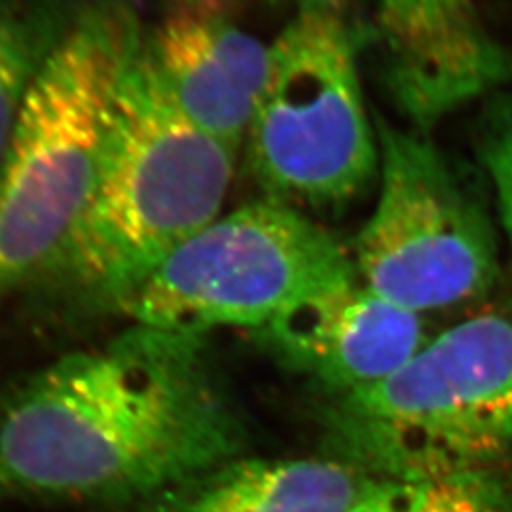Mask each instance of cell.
<instances>
[{
  "label": "cell",
  "instance_id": "1",
  "mask_svg": "<svg viewBox=\"0 0 512 512\" xmlns=\"http://www.w3.org/2000/svg\"><path fill=\"white\" fill-rule=\"evenodd\" d=\"M243 448L202 338L141 325L40 370L0 412V482L52 499L143 503Z\"/></svg>",
  "mask_w": 512,
  "mask_h": 512
},
{
  "label": "cell",
  "instance_id": "2",
  "mask_svg": "<svg viewBox=\"0 0 512 512\" xmlns=\"http://www.w3.org/2000/svg\"><path fill=\"white\" fill-rule=\"evenodd\" d=\"M236 158L175 105L143 40L90 205L38 281L78 306L122 310L167 256L219 219Z\"/></svg>",
  "mask_w": 512,
  "mask_h": 512
},
{
  "label": "cell",
  "instance_id": "3",
  "mask_svg": "<svg viewBox=\"0 0 512 512\" xmlns=\"http://www.w3.org/2000/svg\"><path fill=\"white\" fill-rule=\"evenodd\" d=\"M143 40L129 0H84L27 93L0 162V300L37 283L88 209Z\"/></svg>",
  "mask_w": 512,
  "mask_h": 512
},
{
  "label": "cell",
  "instance_id": "4",
  "mask_svg": "<svg viewBox=\"0 0 512 512\" xmlns=\"http://www.w3.org/2000/svg\"><path fill=\"white\" fill-rule=\"evenodd\" d=\"M336 459L376 480L497 467L512 454V298L325 412Z\"/></svg>",
  "mask_w": 512,
  "mask_h": 512
},
{
  "label": "cell",
  "instance_id": "5",
  "mask_svg": "<svg viewBox=\"0 0 512 512\" xmlns=\"http://www.w3.org/2000/svg\"><path fill=\"white\" fill-rule=\"evenodd\" d=\"M363 31L344 0H296L270 44V69L245 137L266 200L340 209L380 177V143L359 71Z\"/></svg>",
  "mask_w": 512,
  "mask_h": 512
},
{
  "label": "cell",
  "instance_id": "6",
  "mask_svg": "<svg viewBox=\"0 0 512 512\" xmlns=\"http://www.w3.org/2000/svg\"><path fill=\"white\" fill-rule=\"evenodd\" d=\"M359 283L353 258L321 224L260 200L188 239L124 304L135 325L200 336L262 329L317 296Z\"/></svg>",
  "mask_w": 512,
  "mask_h": 512
},
{
  "label": "cell",
  "instance_id": "7",
  "mask_svg": "<svg viewBox=\"0 0 512 512\" xmlns=\"http://www.w3.org/2000/svg\"><path fill=\"white\" fill-rule=\"evenodd\" d=\"M378 198L355 239L359 283L414 311L488 293L499 277L494 219L475 179L418 129L376 120Z\"/></svg>",
  "mask_w": 512,
  "mask_h": 512
},
{
  "label": "cell",
  "instance_id": "8",
  "mask_svg": "<svg viewBox=\"0 0 512 512\" xmlns=\"http://www.w3.org/2000/svg\"><path fill=\"white\" fill-rule=\"evenodd\" d=\"M376 40L393 105L423 133L512 84V52L475 0H378Z\"/></svg>",
  "mask_w": 512,
  "mask_h": 512
},
{
  "label": "cell",
  "instance_id": "9",
  "mask_svg": "<svg viewBox=\"0 0 512 512\" xmlns=\"http://www.w3.org/2000/svg\"><path fill=\"white\" fill-rule=\"evenodd\" d=\"M255 332L281 365L336 399L380 384L427 344L421 315L361 283L304 302Z\"/></svg>",
  "mask_w": 512,
  "mask_h": 512
},
{
  "label": "cell",
  "instance_id": "10",
  "mask_svg": "<svg viewBox=\"0 0 512 512\" xmlns=\"http://www.w3.org/2000/svg\"><path fill=\"white\" fill-rule=\"evenodd\" d=\"M145 52L184 116L241 152L270 69V44L228 14L171 6L145 35Z\"/></svg>",
  "mask_w": 512,
  "mask_h": 512
},
{
  "label": "cell",
  "instance_id": "11",
  "mask_svg": "<svg viewBox=\"0 0 512 512\" xmlns=\"http://www.w3.org/2000/svg\"><path fill=\"white\" fill-rule=\"evenodd\" d=\"M374 482L336 458H236L139 503V512H348Z\"/></svg>",
  "mask_w": 512,
  "mask_h": 512
},
{
  "label": "cell",
  "instance_id": "12",
  "mask_svg": "<svg viewBox=\"0 0 512 512\" xmlns=\"http://www.w3.org/2000/svg\"><path fill=\"white\" fill-rule=\"evenodd\" d=\"M76 8L69 0H0V162L23 101Z\"/></svg>",
  "mask_w": 512,
  "mask_h": 512
},
{
  "label": "cell",
  "instance_id": "13",
  "mask_svg": "<svg viewBox=\"0 0 512 512\" xmlns=\"http://www.w3.org/2000/svg\"><path fill=\"white\" fill-rule=\"evenodd\" d=\"M348 512H512V480L497 467L376 480Z\"/></svg>",
  "mask_w": 512,
  "mask_h": 512
},
{
  "label": "cell",
  "instance_id": "14",
  "mask_svg": "<svg viewBox=\"0 0 512 512\" xmlns=\"http://www.w3.org/2000/svg\"><path fill=\"white\" fill-rule=\"evenodd\" d=\"M476 160L494 192L497 215L512 239V90L486 99L475 129Z\"/></svg>",
  "mask_w": 512,
  "mask_h": 512
},
{
  "label": "cell",
  "instance_id": "15",
  "mask_svg": "<svg viewBox=\"0 0 512 512\" xmlns=\"http://www.w3.org/2000/svg\"><path fill=\"white\" fill-rule=\"evenodd\" d=\"M243 2H260V4H275L279 0H175L173 6H188V8H202V10H211V12H220L228 14L230 8ZM296 2V0H294Z\"/></svg>",
  "mask_w": 512,
  "mask_h": 512
}]
</instances>
